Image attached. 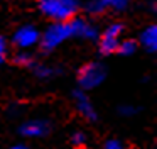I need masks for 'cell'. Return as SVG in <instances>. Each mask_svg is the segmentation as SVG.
I'll return each instance as SVG.
<instances>
[{
  "label": "cell",
  "mask_w": 157,
  "mask_h": 149,
  "mask_svg": "<svg viewBox=\"0 0 157 149\" xmlns=\"http://www.w3.org/2000/svg\"><path fill=\"white\" fill-rule=\"evenodd\" d=\"M39 9L54 22H68L78 10V0H41Z\"/></svg>",
  "instance_id": "obj_1"
},
{
  "label": "cell",
  "mask_w": 157,
  "mask_h": 149,
  "mask_svg": "<svg viewBox=\"0 0 157 149\" xmlns=\"http://www.w3.org/2000/svg\"><path fill=\"white\" fill-rule=\"evenodd\" d=\"M75 103H76V110H78L85 119H88V120H91V122L96 120L98 115H96L95 107H93L91 100H90L83 91H75Z\"/></svg>",
  "instance_id": "obj_6"
},
{
  "label": "cell",
  "mask_w": 157,
  "mask_h": 149,
  "mask_svg": "<svg viewBox=\"0 0 157 149\" xmlns=\"http://www.w3.org/2000/svg\"><path fill=\"white\" fill-rule=\"evenodd\" d=\"M71 27H73V36H78V37H85V39L90 41H95L98 39V30L96 27H93L91 24L85 22L81 19H71Z\"/></svg>",
  "instance_id": "obj_7"
},
{
  "label": "cell",
  "mask_w": 157,
  "mask_h": 149,
  "mask_svg": "<svg viewBox=\"0 0 157 149\" xmlns=\"http://www.w3.org/2000/svg\"><path fill=\"white\" fill-rule=\"evenodd\" d=\"M122 30H123L122 24H112L110 27H106L103 36L100 37V51H101L103 54H112L118 49Z\"/></svg>",
  "instance_id": "obj_4"
},
{
  "label": "cell",
  "mask_w": 157,
  "mask_h": 149,
  "mask_svg": "<svg viewBox=\"0 0 157 149\" xmlns=\"http://www.w3.org/2000/svg\"><path fill=\"white\" fill-rule=\"evenodd\" d=\"M5 56H7V42L4 37H0V64L5 61Z\"/></svg>",
  "instance_id": "obj_15"
},
{
  "label": "cell",
  "mask_w": 157,
  "mask_h": 149,
  "mask_svg": "<svg viewBox=\"0 0 157 149\" xmlns=\"http://www.w3.org/2000/svg\"><path fill=\"white\" fill-rule=\"evenodd\" d=\"M135 108H133V107H122V108H120V114H122V115H127V117H128V115H133V114H135Z\"/></svg>",
  "instance_id": "obj_17"
},
{
  "label": "cell",
  "mask_w": 157,
  "mask_h": 149,
  "mask_svg": "<svg viewBox=\"0 0 157 149\" xmlns=\"http://www.w3.org/2000/svg\"><path fill=\"white\" fill-rule=\"evenodd\" d=\"M73 36V27H71V20L68 22H56L42 34L41 46L44 51H52L54 47H58L59 44H63V41L69 39Z\"/></svg>",
  "instance_id": "obj_2"
},
{
  "label": "cell",
  "mask_w": 157,
  "mask_h": 149,
  "mask_svg": "<svg viewBox=\"0 0 157 149\" xmlns=\"http://www.w3.org/2000/svg\"><path fill=\"white\" fill-rule=\"evenodd\" d=\"M117 51H118L122 56H130V54H133L137 51V42L135 41H120Z\"/></svg>",
  "instance_id": "obj_12"
},
{
  "label": "cell",
  "mask_w": 157,
  "mask_h": 149,
  "mask_svg": "<svg viewBox=\"0 0 157 149\" xmlns=\"http://www.w3.org/2000/svg\"><path fill=\"white\" fill-rule=\"evenodd\" d=\"M10 149H27L25 146H22V144H15V146H12Z\"/></svg>",
  "instance_id": "obj_18"
},
{
  "label": "cell",
  "mask_w": 157,
  "mask_h": 149,
  "mask_svg": "<svg viewBox=\"0 0 157 149\" xmlns=\"http://www.w3.org/2000/svg\"><path fill=\"white\" fill-rule=\"evenodd\" d=\"M14 63L19 64V66H22V68H29V66L34 64V58L29 53H19L17 56L14 58Z\"/></svg>",
  "instance_id": "obj_13"
},
{
  "label": "cell",
  "mask_w": 157,
  "mask_h": 149,
  "mask_svg": "<svg viewBox=\"0 0 157 149\" xmlns=\"http://www.w3.org/2000/svg\"><path fill=\"white\" fill-rule=\"evenodd\" d=\"M39 39H41V36L32 26H24L14 34V42L22 49L34 46L36 42H39Z\"/></svg>",
  "instance_id": "obj_5"
},
{
  "label": "cell",
  "mask_w": 157,
  "mask_h": 149,
  "mask_svg": "<svg viewBox=\"0 0 157 149\" xmlns=\"http://www.w3.org/2000/svg\"><path fill=\"white\" fill-rule=\"evenodd\" d=\"M105 149H123V146H122V142L117 141V139H110V141H106Z\"/></svg>",
  "instance_id": "obj_16"
},
{
  "label": "cell",
  "mask_w": 157,
  "mask_h": 149,
  "mask_svg": "<svg viewBox=\"0 0 157 149\" xmlns=\"http://www.w3.org/2000/svg\"><path fill=\"white\" fill-rule=\"evenodd\" d=\"M49 131V124L46 120H29L21 127L22 135L25 137H42Z\"/></svg>",
  "instance_id": "obj_8"
},
{
  "label": "cell",
  "mask_w": 157,
  "mask_h": 149,
  "mask_svg": "<svg viewBox=\"0 0 157 149\" xmlns=\"http://www.w3.org/2000/svg\"><path fill=\"white\" fill-rule=\"evenodd\" d=\"M125 5H127V0H90V2L86 3V10H88L90 14H100L105 9H108V7L120 10Z\"/></svg>",
  "instance_id": "obj_9"
},
{
  "label": "cell",
  "mask_w": 157,
  "mask_h": 149,
  "mask_svg": "<svg viewBox=\"0 0 157 149\" xmlns=\"http://www.w3.org/2000/svg\"><path fill=\"white\" fill-rule=\"evenodd\" d=\"M34 66V73L36 76L42 78V80H46V78H51L56 74V70L51 66H44V64H32Z\"/></svg>",
  "instance_id": "obj_11"
},
{
  "label": "cell",
  "mask_w": 157,
  "mask_h": 149,
  "mask_svg": "<svg viewBox=\"0 0 157 149\" xmlns=\"http://www.w3.org/2000/svg\"><path fill=\"white\" fill-rule=\"evenodd\" d=\"M105 78H106V70H105V66L100 64V63L85 64V66L79 70V73H78L79 87L85 88V90L96 88L103 80H105Z\"/></svg>",
  "instance_id": "obj_3"
},
{
  "label": "cell",
  "mask_w": 157,
  "mask_h": 149,
  "mask_svg": "<svg viewBox=\"0 0 157 149\" xmlns=\"http://www.w3.org/2000/svg\"><path fill=\"white\" fill-rule=\"evenodd\" d=\"M140 42L147 51L154 53L157 49V27L155 26H149L142 34H140Z\"/></svg>",
  "instance_id": "obj_10"
},
{
  "label": "cell",
  "mask_w": 157,
  "mask_h": 149,
  "mask_svg": "<svg viewBox=\"0 0 157 149\" xmlns=\"http://www.w3.org/2000/svg\"><path fill=\"white\" fill-rule=\"evenodd\" d=\"M71 141H73V144L76 146V149H81L83 146H85V134L83 132H76V134H73V137H71Z\"/></svg>",
  "instance_id": "obj_14"
}]
</instances>
